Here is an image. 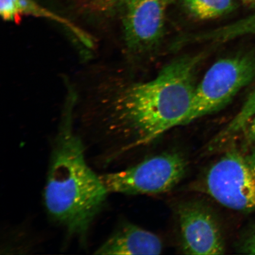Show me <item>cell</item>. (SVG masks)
I'll use <instances>...</instances> for the list:
<instances>
[{
  "label": "cell",
  "instance_id": "5bb4252c",
  "mask_svg": "<svg viewBox=\"0 0 255 255\" xmlns=\"http://www.w3.org/2000/svg\"><path fill=\"white\" fill-rule=\"evenodd\" d=\"M241 250L245 253L255 255V231L245 238Z\"/></svg>",
  "mask_w": 255,
  "mask_h": 255
},
{
  "label": "cell",
  "instance_id": "277c9868",
  "mask_svg": "<svg viewBox=\"0 0 255 255\" xmlns=\"http://www.w3.org/2000/svg\"><path fill=\"white\" fill-rule=\"evenodd\" d=\"M255 78V56L245 54L218 60L196 85L187 124L227 107Z\"/></svg>",
  "mask_w": 255,
  "mask_h": 255
},
{
  "label": "cell",
  "instance_id": "6da1fadb",
  "mask_svg": "<svg viewBox=\"0 0 255 255\" xmlns=\"http://www.w3.org/2000/svg\"><path fill=\"white\" fill-rule=\"evenodd\" d=\"M203 53L178 57L155 78L130 85L117 96L115 113L132 137L126 149L150 143L168 130L187 124Z\"/></svg>",
  "mask_w": 255,
  "mask_h": 255
},
{
  "label": "cell",
  "instance_id": "2e32d148",
  "mask_svg": "<svg viewBox=\"0 0 255 255\" xmlns=\"http://www.w3.org/2000/svg\"><path fill=\"white\" fill-rule=\"evenodd\" d=\"M242 1L247 7L255 9V0H242Z\"/></svg>",
  "mask_w": 255,
  "mask_h": 255
},
{
  "label": "cell",
  "instance_id": "30bf717a",
  "mask_svg": "<svg viewBox=\"0 0 255 255\" xmlns=\"http://www.w3.org/2000/svg\"><path fill=\"white\" fill-rule=\"evenodd\" d=\"M247 36H255V11L246 17L212 30L206 31L205 39L222 43Z\"/></svg>",
  "mask_w": 255,
  "mask_h": 255
},
{
  "label": "cell",
  "instance_id": "52a82bcc",
  "mask_svg": "<svg viewBox=\"0 0 255 255\" xmlns=\"http://www.w3.org/2000/svg\"><path fill=\"white\" fill-rule=\"evenodd\" d=\"M181 247L187 255H222L225 243L218 222L208 207L197 201L178 207Z\"/></svg>",
  "mask_w": 255,
  "mask_h": 255
},
{
  "label": "cell",
  "instance_id": "8fae6325",
  "mask_svg": "<svg viewBox=\"0 0 255 255\" xmlns=\"http://www.w3.org/2000/svg\"><path fill=\"white\" fill-rule=\"evenodd\" d=\"M255 116V88L245 100L240 110L228 125L215 137L210 147L217 148L222 142L233 135L244 130L250 121Z\"/></svg>",
  "mask_w": 255,
  "mask_h": 255
},
{
  "label": "cell",
  "instance_id": "7a4b0ae2",
  "mask_svg": "<svg viewBox=\"0 0 255 255\" xmlns=\"http://www.w3.org/2000/svg\"><path fill=\"white\" fill-rule=\"evenodd\" d=\"M69 119L65 118L53 143L44 203L53 222L85 242L109 193L86 161L84 145Z\"/></svg>",
  "mask_w": 255,
  "mask_h": 255
},
{
  "label": "cell",
  "instance_id": "ba28073f",
  "mask_svg": "<svg viewBox=\"0 0 255 255\" xmlns=\"http://www.w3.org/2000/svg\"><path fill=\"white\" fill-rule=\"evenodd\" d=\"M163 245L157 235L130 223L116 229L95 253L97 255H159Z\"/></svg>",
  "mask_w": 255,
  "mask_h": 255
},
{
  "label": "cell",
  "instance_id": "3957f363",
  "mask_svg": "<svg viewBox=\"0 0 255 255\" xmlns=\"http://www.w3.org/2000/svg\"><path fill=\"white\" fill-rule=\"evenodd\" d=\"M200 189L235 211L255 210V149L231 148L206 171Z\"/></svg>",
  "mask_w": 255,
  "mask_h": 255
},
{
  "label": "cell",
  "instance_id": "7c38bea8",
  "mask_svg": "<svg viewBox=\"0 0 255 255\" xmlns=\"http://www.w3.org/2000/svg\"><path fill=\"white\" fill-rule=\"evenodd\" d=\"M193 17L207 20L221 17L234 10V0H182Z\"/></svg>",
  "mask_w": 255,
  "mask_h": 255
},
{
  "label": "cell",
  "instance_id": "5b68a950",
  "mask_svg": "<svg viewBox=\"0 0 255 255\" xmlns=\"http://www.w3.org/2000/svg\"><path fill=\"white\" fill-rule=\"evenodd\" d=\"M187 162L179 152L146 158L126 170L100 175L108 193L138 195L166 193L180 183Z\"/></svg>",
  "mask_w": 255,
  "mask_h": 255
},
{
  "label": "cell",
  "instance_id": "9a60e30c",
  "mask_svg": "<svg viewBox=\"0 0 255 255\" xmlns=\"http://www.w3.org/2000/svg\"><path fill=\"white\" fill-rule=\"evenodd\" d=\"M247 129V138L248 142L255 143V116L251 120L245 130Z\"/></svg>",
  "mask_w": 255,
  "mask_h": 255
},
{
  "label": "cell",
  "instance_id": "9c48e42d",
  "mask_svg": "<svg viewBox=\"0 0 255 255\" xmlns=\"http://www.w3.org/2000/svg\"><path fill=\"white\" fill-rule=\"evenodd\" d=\"M0 14L3 20L9 22H18L26 15L49 19L68 28L82 42H85L89 37V35L77 25L43 7L33 0H0Z\"/></svg>",
  "mask_w": 255,
  "mask_h": 255
},
{
  "label": "cell",
  "instance_id": "4fadbf2b",
  "mask_svg": "<svg viewBox=\"0 0 255 255\" xmlns=\"http://www.w3.org/2000/svg\"><path fill=\"white\" fill-rule=\"evenodd\" d=\"M124 0H78L86 10L95 14L108 15L120 9Z\"/></svg>",
  "mask_w": 255,
  "mask_h": 255
},
{
  "label": "cell",
  "instance_id": "8992f818",
  "mask_svg": "<svg viewBox=\"0 0 255 255\" xmlns=\"http://www.w3.org/2000/svg\"><path fill=\"white\" fill-rule=\"evenodd\" d=\"M171 0H124L120 9L124 40L133 52L154 50L164 36L165 14Z\"/></svg>",
  "mask_w": 255,
  "mask_h": 255
}]
</instances>
